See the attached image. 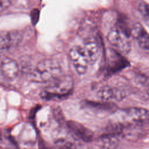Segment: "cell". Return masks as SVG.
I'll list each match as a JSON object with an SVG mask.
<instances>
[{
  "mask_svg": "<svg viewBox=\"0 0 149 149\" xmlns=\"http://www.w3.org/2000/svg\"><path fill=\"white\" fill-rule=\"evenodd\" d=\"M112 126L140 127L149 124V110L141 107H129L116 111L112 119Z\"/></svg>",
  "mask_w": 149,
  "mask_h": 149,
  "instance_id": "obj_1",
  "label": "cell"
},
{
  "mask_svg": "<svg viewBox=\"0 0 149 149\" xmlns=\"http://www.w3.org/2000/svg\"><path fill=\"white\" fill-rule=\"evenodd\" d=\"M73 86V80L70 76L62 74L44 88L40 96L47 101L63 100L71 94Z\"/></svg>",
  "mask_w": 149,
  "mask_h": 149,
  "instance_id": "obj_2",
  "label": "cell"
},
{
  "mask_svg": "<svg viewBox=\"0 0 149 149\" xmlns=\"http://www.w3.org/2000/svg\"><path fill=\"white\" fill-rule=\"evenodd\" d=\"M62 75L59 62L53 59L46 58L40 61L31 73L32 81L39 83H51Z\"/></svg>",
  "mask_w": 149,
  "mask_h": 149,
  "instance_id": "obj_3",
  "label": "cell"
},
{
  "mask_svg": "<svg viewBox=\"0 0 149 149\" xmlns=\"http://www.w3.org/2000/svg\"><path fill=\"white\" fill-rule=\"evenodd\" d=\"M107 40L112 47L122 54H127L131 50V42L127 34L119 27L110 30Z\"/></svg>",
  "mask_w": 149,
  "mask_h": 149,
  "instance_id": "obj_4",
  "label": "cell"
},
{
  "mask_svg": "<svg viewBox=\"0 0 149 149\" xmlns=\"http://www.w3.org/2000/svg\"><path fill=\"white\" fill-rule=\"evenodd\" d=\"M69 56L76 73L80 75L84 74L89 62L83 48L80 46L72 47L69 52Z\"/></svg>",
  "mask_w": 149,
  "mask_h": 149,
  "instance_id": "obj_5",
  "label": "cell"
},
{
  "mask_svg": "<svg viewBox=\"0 0 149 149\" xmlns=\"http://www.w3.org/2000/svg\"><path fill=\"white\" fill-rule=\"evenodd\" d=\"M68 129L72 136L83 142H90L93 139V133L83 124L73 120L66 123Z\"/></svg>",
  "mask_w": 149,
  "mask_h": 149,
  "instance_id": "obj_6",
  "label": "cell"
},
{
  "mask_svg": "<svg viewBox=\"0 0 149 149\" xmlns=\"http://www.w3.org/2000/svg\"><path fill=\"white\" fill-rule=\"evenodd\" d=\"M97 97L105 102H119L126 96L125 92L115 87L104 86L101 87L97 93Z\"/></svg>",
  "mask_w": 149,
  "mask_h": 149,
  "instance_id": "obj_7",
  "label": "cell"
},
{
  "mask_svg": "<svg viewBox=\"0 0 149 149\" xmlns=\"http://www.w3.org/2000/svg\"><path fill=\"white\" fill-rule=\"evenodd\" d=\"M123 136L121 132L112 128L111 130L101 135L98 140L99 146L102 149H115Z\"/></svg>",
  "mask_w": 149,
  "mask_h": 149,
  "instance_id": "obj_8",
  "label": "cell"
},
{
  "mask_svg": "<svg viewBox=\"0 0 149 149\" xmlns=\"http://www.w3.org/2000/svg\"><path fill=\"white\" fill-rule=\"evenodd\" d=\"M0 72L5 79L14 80L19 74V65L15 59L5 58L0 63Z\"/></svg>",
  "mask_w": 149,
  "mask_h": 149,
  "instance_id": "obj_9",
  "label": "cell"
},
{
  "mask_svg": "<svg viewBox=\"0 0 149 149\" xmlns=\"http://www.w3.org/2000/svg\"><path fill=\"white\" fill-rule=\"evenodd\" d=\"M131 33L142 49L149 50V34L139 23L133 26Z\"/></svg>",
  "mask_w": 149,
  "mask_h": 149,
  "instance_id": "obj_10",
  "label": "cell"
},
{
  "mask_svg": "<svg viewBox=\"0 0 149 149\" xmlns=\"http://www.w3.org/2000/svg\"><path fill=\"white\" fill-rule=\"evenodd\" d=\"M83 49L87 55L89 64H94L99 57V48L94 38H87L84 43Z\"/></svg>",
  "mask_w": 149,
  "mask_h": 149,
  "instance_id": "obj_11",
  "label": "cell"
},
{
  "mask_svg": "<svg viewBox=\"0 0 149 149\" xmlns=\"http://www.w3.org/2000/svg\"><path fill=\"white\" fill-rule=\"evenodd\" d=\"M19 36L16 33L9 31L0 32V52L9 49L19 41Z\"/></svg>",
  "mask_w": 149,
  "mask_h": 149,
  "instance_id": "obj_12",
  "label": "cell"
},
{
  "mask_svg": "<svg viewBox=\"0 0 149 149\" xmlns=\"http://www.w3.org/2000/svg\"><path fill=\"white\" fill-rule=\"evenodd\" d=\"M55 149H77L75 144L65 138H58L54 142Z\"/></svg>",
  "mask_w": 149,
  "mask_h": 149,
  "instance_id": "obj_13",
  "label": "cell"
},
{
  "mask_svg": "<svg viewBox=\"0 0 149 149\" xmlns=\"http://www.w3.org/2000/svg\"><path fill=\"white\" fill-rule=\"evenodd\" d=\"M138 10L146 23L149 26V5L145 3L139 4Z\"/></svg>",
  "mask_w": 149,
  "mask_h": 149,
  "instance_id": "obj_14",
  "label": "cell"
},
{
  "mask_svg": "<svg viewBox=\"0 0 149 149\" xmlns=\"http://www.w3.org/2000/svg\"><path fill=\"white\" fill-rule=\"evenodd\" d=\"M10 4V0H0V13L6 10Z\"/></svg>",
  "mask_w": 149,
  "mask_h": 149,
  "instance_id": "obj_15",
  "label": "cell"
},
{
  "mask_svg": "<svg viewBox=\"0 0 149 149\" xmlns=\"http://www.w3.org/2000/svg\"><path fill=\"white\" fill-rule=\"evenodd\" d=\"M39 16V11L37 9H34L31 12V19L32 20V23L33 24H36L37 22Z\"/></svg>",
  "mask_w": 149,
  "mask_h": 149,
  "instance_id": "obj_16",
  "label": "cell"
},
{
  "mask_svg": "<svg viewBox=\"0 0 149 149\" xmlns=\"http://www.w3.org/2000/svg\"><path fill=\"white\" fill-rule=\"evenodd\" d=\"M147 94H148V97H149V88H148V91H147Z\"/></svg>",
  "mask_w": 149,
  "mask_h": 149,
  "instance_id": "obj_17",
  "label": "cell"
}]
</instances>
